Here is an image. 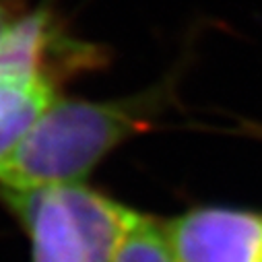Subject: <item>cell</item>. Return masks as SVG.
<instances>
[{"instance_id":"6da1fadb","label":"cell","mask_w":262,"mask_h":262,"mask_svg":"<svg viewBox=\"0 0 262 262\" xmlns=\"http://www.w3.org/2000/svg\"><path fill=\"white\" fill-rule=\"evenodd\" d=\"M159 91L85 101L54 99L0 163V188L79 184L122 143L151 128Z\"/></svg>"},{"instance_id":"7a4b0ae2","label":"cell","mask_w":262,"mask_h":262,"mask_svg":"<svg viewBox=\"0 0 262 262\" xmlns=\"http://www.w3.org/2000/svg\"><path fill=\"white\" fill-rule=\"evenodd\" d=\"M0 203L27 233L33 262H114L137 213L85 182L0 188Z\"/></svg>"},{"instance_id":"3957f363","label":"cell","mask_w":262,"mask_h":262,"mask_svg":"<svg viewBox=\"0 0 262 262\" xmlns=\"http://www.w3.org/2000/svg\"><path fill=\"white\" fill-rule=\"evenodd\" d=\"M178 262H262V215L225 207L192 209L163 221Z\"/></svg>"},{"instance_id":"277c9868","label":"cell","mask_w":262,"mask_h":262,"mask_svg":"<svg viewBox=\"0 0 262 262\" xmlns=\"http://www.w3.org/2000/svg\"><path fill=\"white\" fill-rule=\"evenodd\" d=\"M93 50L58 33L50 15L37 11L13 19L0 33V79L43 81L56 87L60 69L89 67Z\"/></svg>"},{"instance_id":"5b68a950","label":"cell","mask_w":262,"mask_h":262,"mask_svg":"<svg viewBox=\"0 0 262 262\" xmlns=\"http://www.w3.org/2000/svg\"><path fill=\"white\" fill-rule=\"evenodd\" d=\"M54 99L56 87L50 83L0 79V163Z\"/></svg>"},{"instance_id":"8992f818","label":"cell","mask_w":262,"mask_h":262,"mask_svg":"<svg viewBox=\"0 0 262 262\" xmlns=\"http://www.w3.org/2000/svg\"><path fill=\"white\" fill-rule=\"evenodd\" d=\"M114 262H178V260L167 244L163 223L157 221L155 217L137 211Z\"/></svg>"},{"instance_id":"52a82bcc","label":"cell","mask_w":262,"mask_h":262,"mask_svg":"<svg viewBox=\"0 0 262 262\" xmlns=\"http://www.w3.org/2000/svg\"><path fill=\"white\" fill-rule=\"evenodd\" d=\"M11 21H13V17H11V13H9V9L0 3V33H3L9 25H11Z\"/></svg>"}]
</instances>
